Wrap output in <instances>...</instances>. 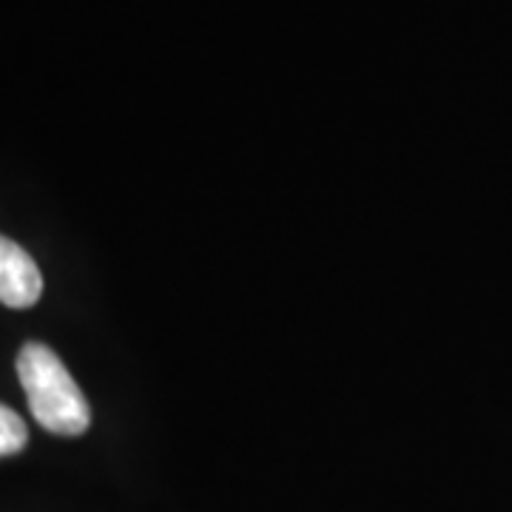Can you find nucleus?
<instances>
[{
  "label": "nucleus",
  "mask_w": 512,
  "mask_h": 512,
  "mask_svg": "<svg viewBox=\"0 0 512 512\" xmlns=\"http://www.w3.org/2000/svg\"><path fill=\"white\" fill-rule=\"evenodd\" d=\"M26 441H29V430H26L23 419L12 407L0 404V458L20 453L26 447Z\"/></svg>",
  "instance_id": "obj_3"
},
{
  "label": "nucleus",
  "mask_w": 512,
  "mask_h": 512,
  "mask_svg": "<svg viewBox=\"0 0 512 512\" xmlns=\"http://www.w3.org/2000/svg\"><path fill=\"white\" fill-rule=\"evenodd\" d=\"M43 291L35 259L18 242L0 237V302L9 308H32Z\"/></svg>",
  "instance_id": "obj_2"
},
{
  "label": "nucleus",
  "mask_w": 512,
  "mask_h": 512,
  "mask_svg": "<svg viewBox=\"0 0 512 512\" xmlns=\"http://www.w3.org/2000/svg\"><path fill=\"white\" fill-rule=\"evenodd\" d=\"M18 379L40 427L57 436H80L89 427V402L80 393L72 373L57 359L55 350L40 342L23 345L18 356Z\"/></svg>",
  "instance_id": "obj_1"
}]
</instances>
